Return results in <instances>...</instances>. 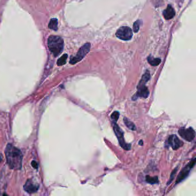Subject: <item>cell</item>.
<instances>
[{"label":"cell","mask_w":196,"mask_h":196,"mask_svg":"<svg viewBox=\"0 0 196 196\" xmlns=\"http://www.w3.org/2000/svg\"><path fill=\"white\" fill-rule=\"evenodd\" d=\"M58 22L56 19H52L49 21V29L54 30V31H57L58 29Z\"/></svg>","instance_id":"obj_16"},{"label":"cell","mask_w":196,"mask_h":196,"mask_svg":"<svg viewBox=\"0 0 196 196\" xmlns=\"http://www.w3.org/2000/svg\"><path fill=\"white\" fill-rule=\"evenodd\" d=\"M67 57H68L67 54H64V55H63L57 61V65H58V66H60L64 65L66 63V60H67Z\"/></svg>","instance_id":"obj_17"},{"label":"cell","mask_w":196,"mask_h":196,"mask_svg":"<svg viewBox=\"0 0 196 196\" xmlns=\"http://www.w3.org/2000/svg\"><path fill=\"white\" fill-rule=\"evenodd\" d=\"M139 26H140V22L139 21H136V22H135L134 24H133V31L135 33H137L139 30Z\"/></svg>","instance_id":"obj_20"},{"label":"cell","mask_w":196,"mask_h":196,"mask_svg":"<svg viewBox=\"0 0 196 196\" xmlns=\"http://www.w3.org/2000/svg\"><path fill=\"white\" fill-rule=\"evenodd\" d=\"M139 145H140V146H143V140H140L139 141Z\"/></svg>","instance_id":"obj_22"},{"label":"cell","mask_w":196,"mask_h":196,"mask_svg":"<svg viewBox=\"0 0 196 196\" xmlns=\"http://www.w3.org/2000/svg\"><path fill=\"white\" fill-rule=\"evenodd\" d=\"M183 142H181L179 139L175 135H172L168 139L165 146L167 148L172 147L174 150H176L182 146Z\"/></svg>","instance_id":"obj_8"},{"label":"cell","mask_w":196,"mask_h":196,"mask_svg":"<svg viewBox=\"0 0 196 196\" xmlns=\"http://www.w3.org/2000/svg\"><path fill=\"white\" fill-rule=\"evenodd\" d=\"M116 36L123 40H129L132 39L133 33L131 28L128 26L120 28L116 33Z\"/></svg>","instance_id":"obj_6"},{"label":"cell","mask_w":196,"mask_h":196,"mask_svg":"<svg viewBox=\"0 0 196 196\" xmlns=\"http://www.w3.org/2000/svg\"><path fill=\"white\" fill-rule=\"evenodd\" d=\"M149 78H150V74H149L148 71H147L142 76V78L141 80L140 81L137 88L146 86V84L147 82L149 81Z\"/></svg>","instance_id":"obj_12"},{"label":"cell","mask_w":196,"mask_h":196,"mask_svg":"<svg viewBox=\"0 0 196 196\" xmlns=\"http://www.w3.org/2000/svg\"><path fill=\"white\" fill-rule=\"evenodd\" d=\"M48 47L54 56L59 55L63 50L64 42L62 38L58 36L51 35L48 39Z\"/></svg>","instance_id":"obj_2"},{"label":"cell","mask_w":196,"mask_h":196,"mask_svg":"<svg viewBox=\"0 0 196 196\" xmlns=\"http://www.w3.org/2000/svg\"><path fill=\"white\" fill-rule=\"evenodd\" d=\"M146 181L147 183L150 184H157L159 183V179L158 177H151L149 175H146Z\"/></svg>","instance_id":"obj_15"},{"label":"cell","mask_w":196,"mask_h":196,"mask_svg":"<svg viewBox=\"0 0 196 196\" xmlns=\"http://www.w3.org/2000/svg\"><path fill=\"white\" fill-rule=\"evenodd\" d=\"M124 122L125 125L131 130L132 131H135L136 129V127L135 125V124L130 121L128 118L124 117Z\"/></svg>","instance_id":"obj_14"},{"label":"cell","mask_w":196,"mask_h":196,"mask_svg":"<svg viewBox=\"0 0 196 196\" xmlns=\"http://www.w3.org/2000/svg\"><path fill=\"white\" fill-rule=\"evenodd\" d=\"M25 191L29 194L36 193L39 189V185L33 183L32 179H28L24 185Z\"/></svg>","instance_id":"obj_9"},{"label":"cell","mask_w":196,"mask_h":196,"mask_svg":"<svg viewBox=\"0 0 196 196\" xmlns=\"http://www.w3.org/2000/svg\"><path fill=\"white\" fill-rule=\"evenodd\" d=\"M138 92L137 93L133 96L132 99L136 100L137 98L139 97H142V98H146L149 96V91L148 89L146 86L139 87L137 88Z\"/></svg>","instance_id":"obj_10"},{"label":"cell","mask_w":196,"mask_h":196,"mask_svg":"<svg viewBox=\"0 0 196 196\" xmlns=\"http://www.w3.org/2000/svg\"><path fill=\"white\" fill-rule=\"evenodd\" d=\"M178 133L181 138L188 142L192 141L196 136L195 131L192 127L187 129L181 128L178 131Z\"/></svg>","instance_id":"obj_7"},{"label":"cell","mask_w":196,"mask_h":196,"mask_svg":"<svg viewBox=\"0 0 196 196\" xmlns=\"http://www.w3.org/2000/svg\"><path fill=\"white\" fill-rule=\"evenodd\" d=\"M5 153L9 167L11 169L20 170L23 162V154L21 151L12 145L8 144Z\"/></svg>","instance_id":"obj_1"},{"label":"cell","mask_w":196,"mask_h":196,"mask_svg":"<svg viewBox=\"0 0 196 196\" xmlns=\"http://www.w3.org/2000/svg\"><path fill=\"white\" fill-rule=\"evenodd\" d=\"M32 166H33V168H34L35 169H38V163L35 161H33L32 162Z\"/></svg>","instance_id":"obj_21"},{"label":"cell","mask_w":196,"mask_h":196,"mask_svg":"<svg viewBox=\"0 0 196 196\" xmlns=\"http://www.w3.org/2000/svg\"><path fill=\"white\" fill-rule=\"evenodd\" d=\"M178 169V166L177 167V168H176L172 172V174H171V175H170V179H169V181L168 182V185H169L172 183V181H173V179H174V177H175V174H176V173H177V172Z\"/></svg>","instance_id":"obj_19"},{"label":"cell","mask_w":196,"mask_h":196,"mask_svg":"<svg viewBox=\"0 0 196 196\" xmlns=\"http://www.w3.org/2000/svg\"><path fill=\"white\" fill-rule=\"evenodd\" d=\"M147 60H148V63L151 65L154 66L159 65L161 63V59H159V58H153V57H152L151 56H149L148 57Z\"/></svg>","instance_id":"obj_13"},{"label":"cell","mask_w":196,"mask_h":196,"mask_svg":"<svg viewBox=\"0 0 196 196\" xmlns=\"http://www.w3.org/2000/svg\"><path fill=\"white\" fill-rule=\"evenodd\" d=\"M119 116H120V113L119 112L117 111H115L112 113V114L111 115V119L113 121V122H115L116 123L117 121L118 120L119 118Z\"/></svg>","instance_id":"obj_18"},{"label":"cell","mask_w":196,"mask_h":196,"mask_svg":"<svg viewBox=\"0 0 196 196\" xmlns=\"http://www.w3.org/2000/svg\"><path fill=\"white\" fill-rule=\"evenodd\" d=\"M90 49V44L88 43L84 44L81 48L79 49L75 56L71 58L70 60V63L71 65H74L79 61H81L89 52Z\"/></svg>","instance_id":"obj_4"},{"label":"cell","mask_w":196,"mask_h":196,"mask_svg":"<svg viewBox=\"0 0 196 196\" xmlns=\"http://www.w3.org/2000/svg\"><path fill=\"white\" fill-rule=\"evenodd\" d=\"M196 159L195 157L193 159H192L190 162L181 171L179 175H178L177 179L176 180L175 183H179L183 180H184L189 175V172L191 171V170L193 168V167L196 165Z\"/></svg>","instance_id":"obj_5"},{"label":"cell","mask_w":196,"mask_h":196,"mask_svg":"<svg viewBox=\"0 0 196 196\" xmlns=\"http://www.w3.org/2000/svg\"><path fill=\"white\" fill-rule=\"evenodd\" d=\"M113 123V128L115 131V133L118 139L119 143L121 147L123 148L125 150H129L131 148V145L128 144L125 142L124 137V133L122 129L119 127V126L115 122Z\"/></svg>","instance_id":"obj_3"},{"label":"cell","mask_w":196,"mask_h":196,"mask_svg":"<svg viewBox=\"0 0 196 196\" xmlns=\"http://www.w3.org/2000/svg\"><path fill=\"white\" fill-rule=\"evenodd\" d=\"M163 16L166 20H170L173 18L175 15L174 9L172 8L170 5H169L167 8L163 11Z\"/></svg>","instance_id":"obj_11"}]
</instances>
